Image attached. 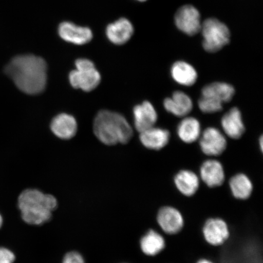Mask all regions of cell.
I'll return each mask as SVG.
<instances>
[{
  "mask_svg": "<svg viewBox=\"0 0 263 263\" xmlns=\"http://www.w3.org/2000/svg\"><path fill=\"white\" fill-rule=\"evenodd\" d=\"M134 125L136 129L141 133L155 126L158 120V115L152 103L146 101L137 105L133 110Z\"/></svg>",
  "mask_w": 263,
  "mask_h": 263,
  "instance_id": "obj_13",
  "label": "cell"
},
{
  "mask_svg": "<svg viewBox=\"0 0 263 263\" xmlns=\"http://www.w3.org/2000/svg\"><path fill=\"white\" fill-rule=\"evenodd\" d=\"M235 93V88L232 85L226 82H215L203 87L201 96L213 98L223 104L231 101Z\"/></svg>",
  "mask_w": 263,
  "mask_h": 263,
  "instance_id": "obj_20",
  "label": "cell"
},
{
  "mask_svg": "<svg viewBox=\"0 0 263 263\" xmlns=\"http://www.w3.org/2000/svg\"><path fill=\"white\" fill-rule=\"evenodd\" d=\"M5 73L24 93L35 95L42 93L47 82V65L44 59L32 54L12 59Z\"/></svg>",
  "mask_w": 263,
  "mask_h": 263,
  "instance_id": "obj_1",
  "label": "cell"
},
{
  "mask_svg": "<svg viewBox=\"0 0 263 263\" xmlns=\"http://www.w3.org/2000/svg\"><path fill=\"white\" fill-rule=\"evenodd\" d=\"M196 263H214L212 261L209 260L208 259L203 258L200 259L199 260L197 261Z\"/></svg>",
  "mask_w": 263,
  "mask_h": 263,
  "instance_id": "obj_27",
  "label": "cell"
},
{
  "mask_svg": "<svg viewBox=\"0 0 263 263\" xmlns=\"http://www.w3.org/2000/svg\"><path fill=\"white\" fill-rule=\"evenodd\" d=\"M170 139V132L162 128L153 126L140 133V140L147 149L159 151L165 147Z\"/></svg>",
  "mask_w": 263,
  "mask_h": 263,
  "instance_id": "obj_15",
  "label": "cell"
},
{
  "mask_svg": "<svg viewBox=\"0 0 263 263\" xmlns=\"http://www.w3.org/2000/svg\"><path fill=\"white\" fill-rule=\"evenodd\" d=\"M200 149L206 156L221 155L228 146L226 137L218 129L209 127L202 132L199 137Z\"/></svg>",
  "mask_w": 263,
  "mask_h": 263,
  "instance_id": "obj_6",
  "label": "cell"
},
{
  "mask_svg": "<svg viewBox=\"0 0 263 263\" xmlns=\"http://www.w3.org/2000/svg\"><path fill=\"white\" fill-rule=\"evenodd\" d=\"M176 189L186 197H192L199 190L200 178L189 170H182L177 173L174 178Z\"/></svg>",
  "mask_w": 263,
  "mask_h": 263,
  "instance_id": "obj_17",
  "label": "cell"
},
{
  "mask_svg": "<svg viewBox=\"0 0 263 263\" xmlns=\"http://www.w3.org/2000/svg\"><path fill=\"white\" fill-rule=\"evenodd\" d=\"M221 126L223 133L232 139L241 138L245 132L241 111L237 107H233L222 118Z\"/></svg>",
  "mask_w": 263,
  "mask_h": 263,
  "instance_id": "obj_14",
  "label": "cell"
},
{
  "mask_svg": "<svg viewBox=\"0 0 263 263\" xmlns=\"http://www.w3.org/2000/svg\"><path fill=\"white\" fill-rule=\"evenodd\" d=\"M15 259L14 253L8 249L0 248V263H14Z\"/></svg>",
  "mask_w": 263,
  "mask_h": 263,
  "instance_id": "obj_25",
  "label": "cell"
},
{
  "mask_svg": "<svg viewBox=\"0 0 263 263\" xmlns=\"http://www.w3.org/2000/svg\"><path fill=\"white\" fill-rule=\"evenodd\" d=\"M62 263H85L81 254L77 252H71L65 255Z\"/></svg>",
  "mask_w": 263,
  "mask_h": 263,
  "instance_id": "obj_26",
  "label": "cell"
},
{
  "mask_svg": "<svg viewBox=\"0 0 263 263\" xmlns=\"http://www.w3.org/2000/svg\"><path fill=\"white\" fill-rule=\"evenodd\" d=\"M59 34L65 41L78 45L86 44L93 38L90 29L70 22H64L59 26Z\"/></svg>",
  "mask_w": 263,
  "mask_h": 263,
  "instance_id": "obj_12",
  "label": "cell"
},
{
  "mask_svg": "<svg viewBox=\"0 0 263 263\" xmlns=\"http://www.w3.org/2000/svg\"><path fill=\"white\" fill-rule=\"evenodd\" d=\"M93 130L99 140L106 145L126 144L133 136L130 124L122 115L101 110L95 118Z\"/></svg>",
  "mask_w": 263,
  "mask_h": 263,
  "instance_id": "obj_3",
  "label": "cell"
},
{
  "mask_svg": "<svg viewBox=\"0 0 263 263\" xmlns=\"http://www.w3.org/2000/svg\"><path fill=\"white\" fill-rule=\"evenodd\" d=\"M140 245L144 255L154 256L160 254L165 248L166 241L160 233L151 229L141 238Z\"/></svg>",
  "mask_w": 263,
  "mask_h": 263,
  "instance_id": "obj_21",
  "label": "cell"
},
{
  "mask_svg": "<svg viewBox=\"0 0 263 263\" xmlns=\"http://www.w3.org/2000/svg\"><path fill=\"white\" fill-rule=\"evenodd\" d=\"M229 187L233 196L238 200L248 199L254 190L251 180L244 173L236 174L232 177Z\"/></svg>",
  "mask_w": 263,
  "mask_h": 263,
  "instance_id": "obj_23",
  "label": "cell"
},
{
  "mask_svg": "<svg viewBox=\"0 0 263 263\" xmlns=\"http://www.w3.org/2000/svg\"><path fill=\"white\" fill-rule=\"evenodd\" d=\"M75 66L77 70L69 74L71 86L87 92L95 89L100 84L101 78L93 62L80 59L76 61Z\"/></svg>",
  "mask_w": 263,
  "mask_h": 263,
  "instance_id": "obj_4",
  "label": "cell"
},
{
  "mask_svg": "<svg viewBox=\"0 0 263 263\" xmlns=\"http://www.w3.org/2000/svg\"><path fill=\"white\" fill-rule=\"evenodd\" d=\"M202 234L208 244L213 246H220L228 241L230 230L224 220L212 218L207 220L203 225Z\"/></svg>",
  "mask_w": 263,
  "mask_h": 263,
  "instance_id": "obj_8",
  "label": "cell"
},
{
  "mask_svg": "<svg viewBox=\"0 0 263 263\" xmlns=\"http://www.w3.org/2000/svg\"><path fill=\"white\" fill-rule=\"evenodd\" d=\"M138 1L144 2V1H146V0H138Z\"/></svg>",
  "mask_w": 263,
  "mask_h": 263,
  "instance_id": "obj_30",
  "label": "cell"
},
{
  "mask_svg": "<svg viewBox=\"0 0 263 263\" xmlns=\"http://www.w3.org/2000/svg\"><path fill=\"white\" fill-rule=\"evenodd\" d=\"M259 146H260V149H261V152H262V151H263V139H262V136L261 137L260 139H259Z\"/></svg>",
  "mask_w": 263,
  "mask_h": 263,
  "instance_id": "obj_28",
  "label": "cell"
},
{
  "mask_svg": "<svg viewBox=\"0 0 263 263\" xmlns=\"http://www.w3.org/2000/svg\"><path fill=\"white\" fill-rule=\"evenodd\" d=\"M163 107L167 112L177 117L188 116L193 108L192 98L185 92L176 91L172 97L164 99Z\"/></svg>",
  "mask_w": 263,
  "mask_h": 263,
  "instance_id": "obj_11",
  "label": "cell"
},
{
  "mask_svg": "<svg viewBox=\"0 0 263 263\" xmlns=\"http://www.w3.org/2000/svg\"><path fill=\"white\" fill-rule=\"evenodd\" d=\"M200 178L209 188L221 186L226 179L222 163L215 159L205 160L200 167Z\"/></svg>",
  "mask_w": 263,
  "mask_h": 263,
  "instance_id": "obj_10",
  "label": "cell"
},
{
  "mask_svg": "<svg viewBox=\"0 0 263 263\" xmlns=\"http://www.w3.org/2000/svg\"><path fill=\"white\" fill-rule=\"evenodd\" d=\"M171 74L177 84L190 87L196 84L198 78L196 69L185 61H177L171 68Z\"/></svg>",
  "mask_w": 263,
  "mask_h": 263,
  "instance_id": "obj_19",
  "label": "cell"
},
{
  "mask_svg": "<svg viewBox=\"0 0 263 263\" xmlns=\"http://www.w3.org/2000/svg\"><path fill=\"white\" fill-rule=\"evenodd\" d=\"M203 47L209 52L219 51L230 42L228 26L216 18H209L201 26Z\"/></svg>",
  "mask_w": 263,
  "mask_h": 263,
  "instance_id": "obj_5",
  "label": "cell"
},
{
  "mask_svg": "<svg viewBox=\"0 0 263 263\" xmlns=\"http://www.w3.org/2000/svg\"><path fill=\"white\" fill-rule=\"evenodd\" d=\"M134 33L133 24L126 18H120L107 26V37L115 45L126 44Z\"/></svg>",
  "mask_w": 263,
  "mask_h": 263,
  "instance_id": "obj_18",
  "label": "cell"
},
{
  "mask_svg": "<svg viewBox=\"0 0 263 263\" xmlns=\"http://www.w3.org/2000/svg\"><path fill=\"white\" fill-rule=\"evenodd\" d=\"M157 222L162 231L167 235H176L184 226L182 214L178 209L172 206H163L157 215Z\"/></svg>",
  "mask_w": 263,
  "mask_h": 263,
  "instance_id": "obj_7",
  "label": "cell"
},
{
  "mask_svg": "<svg viewBox=\"0 0 263 263\" xmlns=\"http://www.w3.org/2000/svg\"><path fill=\"white\" fill-rule=\"evenodd\" d=\"M3 220L2 216L1 215H0V229H1L2 226L3 225Z\"/></svg>",
  "mask_w": 263,
  "mask_h": 263,
  "instance_id": "obj_29",
  "label": "cell"
},
{
  "mask_svg": "<svg viewBox=\"0 0 263 263\" xmlns=\"http://www.w3.org/2000/svg\"><path fill=\"white\" fill-rule=\"evenodd\" d=\"M19 209L24 221L31 225H41L51 218L58 202L53 196L34 189L24 191L18 200Z\"/></svg>",
  "mask_w": 263,
  "mask_h": 263,
  "instance_id": "obj_2",
  "label": "cell"
},
{
  "mask_svg": "<svg viewBox=\"0 0 263 263\" xmlns=\"http://www.w3.org/2000/svg\"><path fill=\"white\" fill-rule=\"evenodd\" d=\"M175 22L181 31L189 35H194L201 29L200 15L193 6H182L176 12Z\"/></svg>",
  "mask_w": 263,
  "mask_h": 263,
  "instance_id": "obj_9",
  "label": "cell"
},
{
  "mask_svg": "<svg viewBox=\"0 0 263 263\" xmlns=\"http://www.w3.org/2000/svg\"><path fill=\"white\" fill-rule=\"evenodd\" d=\"M177 135L185 143H192L199 140L201 134L199 121L193 117H185L177 126Z\"/></svg>",
  "mask_w": 263,
  "mask_h": 263,
  "instance_id": "obj_22",
  "label": "cell"
},
{
  "mask_svg": "<svg viewBox=\"0 0 263 263\" xmlns=\"http://www.w3.org/2000/svg\"><path fill=\"white\" fill-rule=\"evenodd\" d=\"M51 129L59 139L69 140L74 137L78 130V124L75 118L67 114L57 115L52 120Z\"/></svg>",
  "mask_w": 263,
  "mask_h": 263,
  "instance_id": "obj_16",
  "label": "cell"
},
{
  "mask_svg": "<svg viewBox=\"0 0 263 263\" xmlns=\"http://www.w3.org/2000/svg\"><path fill=\"white\" fill-rule=\"evenodd\" d=\"M198 107L204 114H215L221 111L223 104L214 99L201 96L198 101Z\"/></svg>",
  "mask_w": 263,
  "mask_h": 263,
  "instance_id": "obj_24",
  "label": "cell"
}]
</instances>
